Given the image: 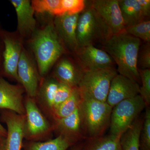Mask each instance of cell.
<instances>
[{"mask_svg":"<svg viewBox=\"0 0 150 150\" xmlns=\"http://www.w3.org/2000/svg\"><path fill=\"white\" fill-rule=\"evenodd\" d=\"M83 72L79 65L68 58H62L56 64L54 77L60 83L71 87H78Z\"/></svg>","mask_w":150,"mask_h":150,"instance_id":"e0dca14e","label":"cell"},{"mask_svg":"<svg viewBox=\"0 0 150 150\" xmlns=\"http://www.w3.org/2000/svg\"><path fill=\"white\" fill-rule=\"evenodd\" d=\"M146 107V103L140 95L116 105L112 108L110 115V134L121 137Z\"/></svg>","mask_w":150,"mask_h":150,"instance_id":"8992f818","label":"cell"},{"mask_svg":"<svg viewBox=\"0 0 150 150\" xmlns=\"http://www.w3.org/2000/svg\"><path fill=\"white\" fill-rule=\"evenodd\" d=\"M7 134V130L0 123V135L6 137Z\"/></svg>","mask_w":150,"mask_h":150,"instance_id":"e575fe53","label":"cell"},{"mask_svg":"<svg viewBox=\"0 0 150 150\" xmlns=\"http://www.w3.org/2000/svg\"><path fill=\"white\" fill-rule=\"evenodd\" d=\"M17 73L19 83L23 87L28 96L34 98L38 92L40 76L36 62L24 47L19 61Z\"/></svg>","mask_w":150,"mask_h":150,"instance_id":"9c48e42d","label":"cell"},{"mask_svg":"<svg viewBox=\"0 0 150 150\" xmlns=\"http://www.w3.org/2000/svg\"><path fill=\"white\" fill-rule=\"evenodd\" d=\"M10 3L15 10L17 19L16 32L24 41L30 38L36 29L35 12L29 0H11Z\"/></svg>","mask_w":150,"mask_h":150,"instance_id":"5bb4252c","label":"cell"},{"mask_svg":"<svg viewBox=\"0 0 150 150\" xmlns=\"http://www.w3.org/2000/svg\"><path fill=\"white\" fill-rule=\"evenodd\" d=\"M24 104V138L37 141L50 131L51 126L38 107L33 98L28 97Z\"/></svg>","mask_w":150,"mask_h":150,"instance_id":"ba28073f","label":"cell"},{"mask_svg":"<svg viewBox=\"0 0 150 150\" xmlns=\"http://www.w3.org/2000/svg\"><path fill=\"white\" fill-rule=\"evenodd\" d=\"M4 50L3 54V74L19 83L18 66L23 46V40L16 31H3Z\"/></svg>","mask_w":150,"mask_h":150,"instance_id":"52a82bcc","label":"cell"},{"mask_svg":"<svg viewBox=\"0 0 150 150\" xmlns=\"http://www.w3.org/2000/svg\"><path fill=\"white\" fill-rule=\"evenodd\" d=\"M84 0H62V7L65 13L72 15L79 13L85 7Z\"/></svg>","mask_w":150,"mask_h":150,"instance_id":"f546056e","label":"cell"},{"mask_svg":"<svg viewBox=\"0 0 150 150\" xmlns=\"http://www.w3.org/2000/svg\"><path fill=\"white\" fill-rule=\"evenodd\" d=\"M59 84V82L54 78H48L44 81L38 89V94H39L40 99L51 109Z\"/></svg>","mask_w":150,"mask_h":150,"instance_id":"d4e9b609","label":"cell"},{"mask_svg":"<svg viewBox=\"0 0 150 150\" xmlns=\"http://www.w3.org/2000/svg\"><path fill=\"white\" fill-rule=\"evenodd\" d=\"M74 144L71 140L60 135L46 142H31L26 145L25 150H67Z\"/></svg>","mask_w":150,"mask_h":150,"instance_id":"44dd1931","label":"cell"},{"mask_svg":"<svg viewBox=\"0 0 150 150\" xmlns=\"http://www.w3.org/2000/svg\"><path fill=\"white\" fill-rule=\"evenodd\" d=\"M74 88L71 87L65 84L59 83V87L56 91L54 98L52 110H54L66 100L68 99L72 93Z\"/></svg>","mask_w":150,"mask_h":150,"instance_id":"f1b7e54d","label":"cell"},{"mask_svg":"<svg viewBox=\"0 0 150 150\" xmlns=\"http://www.w3.org/2000/svg\"><path fill=\"white\" fill-rule=\"evenodd\" d=\"M102 43L103 50L117 66L119 74L141 83L137 60L141 40L124 32L112 35Z\"/></svg>","mask_w":150,"mask_h":150,"instance_id":"6da1fadb","label":"cell"},{"mask_svg":"<svg viewBox=\"0 0 150 150\" xmlns=\"http://www.w3.org/2000/svg\"><path fill=\"white\" fill-rule=\"evenodd\" d=\"M91 6L104 20L112 35L125 32L118 0H94Z\"/></svg>","mask_w":150,"mask_h":150,"instance_id":"7c38bea8","label":"cell"},{"mask_svg":"<svg viewBox=\"0 0 150 150\" xmlns=\"http://www.w3.org/2000/svg\"><path fill=\"white\" fill-rule=\"evenodd\" d=\"M140 87L136 82L117 74L111 81L106 102L113 108L121 101L139 95Z\"/></svg>","mask_w":150,"mask_h":150,"instance_id":"4fadbf2b","label":"cell"},{"mask_svg":"<svg viewBox=\"0 0 150 150\" xmlns=\"http://www.w3.org/2000/svg\"><path fill=\"white\" fill-rule=\"evenodd\" d=\"M117 74L114 67L83 72L78 86L81 96L106 102L111 81Z\"/></svg>","mask_w":150,"mask_h":150,"instance_id":"5b68a950","label":"cell"},{"mask_svg":"<svg viewBox=\"0 0 150 150\" xmlns=\"http://www.w3.org/2000/svg\"><path fill=\"white\" fill-rule=\"evenodd\" d=\"M118 2L125 27L138 24L148 17L137 0H118Z\"/></svg>","mask_w":150,"mask_h":150,"instance_id":"d6986e66","label":"cell"},{"mask_svg":"<svg viewBox=\"0 0 150 150\" xmlns=\"http://www.w3.org/2000/svg\"><path fill=\"white\" fill-rule=\"evenodd\" d=\"M142 86L140 87L139 95L149 107L150 104V69L142 70L138 69Z\"/></svg>","mask_w":150,"mask_h":150,"instance_id":"83f0119b","label":"cell"},{"mask_svg":"<svg viewBox=\"0 0 150 150\" xmlns=\"http://www.w3.org/2000/svg\"><path fill=\"white\" fill-rule=\"evenodd\" d=\"M74 55L83 72L112 68L115 64L109 54L94 45L78 48Z\"/></svg>","mask_w":150,"mask_h":150,"instance_id":"30bf717a","label":"cell"},{"mask_svg":"<svg viewBox=\"0 0 150 150\" xmlns=\"http://www.w3.org/2000/svg\"><path fill=\"white\" fill-rule=\"evenodd\" d=\"M83 11L76 31L77 49L96 42L103 43L112 35L104 20L91 6Z\"/></svg>","mask_w":150,"mask_h":150,"instance_id":"3957f363","label":"cell"},{"mask_svg":"<svg viewBox=\"0 0 150 150\" xmlns=\"http://www.w3.org/2000/svg\"><path fill=\"white\" fill-rule=\"evenodd\" d=\"M82 147L81 146H77L73 148L71 150H82Z\"/></svg>","mask_w":150,"mask_h":150,"instance_id":"d590c367","label":"cell"},{"mask_svg":"<svg viewBox=\"0 0 150 150\" xmlns=\"http://www.w3.org/2000/svg\"><path fill=\"white\" fill-rule=\"evenodd\" d=\"M144 118L137 117L129 129L121 137L120 144L122 150H140V134Z\"/></svg>","mask_w":150,"mask_h":150,"instance_id":"ffe728a7","label":"cell"},{"mask_svg":"<svg viewBox=\"0 0 150 150\" xmlns=\"http://www.w3.org/2000/svg\"><path fill=\"white\" fill-rule=\"evenodd\" d=\"M2 118L7 127V150H21L24 138L25 115L6 110L2 112Z\"/></svg>","mask_w":150,"mask_h":150,"instance_id":"2e32d148","label":"cell"},{"mask_svg":"<svg viewBox=\"0 0 150 150\" xmlns=\"http://www.w3.org/2000/svg\"><path fill=\"white\" fill-rule=\"evenodd\" d=\"M79 15L65 13L53 20L56 33L68 53L74 54L77 50L76 31Z\"/></svg>","mask_w":150,"mask_h":150,"instance_id":"8fae6325","label":"cell"},{"mask_svg":"<svg viewBox=\"0 0 150 150\" xmlns=\"http://www.w3.org/2000/svg\"><path fill=\"white\" fill-rule=\"evenodd\" d=\"M137 67L139 69H150V43H147L145 45L142 51L139 53Z\"/></svg>","mask_w":150,"mask_h":150,"instance_id":"4dcf8cb0","label":"cell"},{"mask_svg":"<svg viewBox=\"0 0 150 150\" xmlns=\"http://www.w3.org/2000/svg\"><path fill=\"white\" fill-rule=\"evenodd\" d=\"M81 100L78 88H74L69 97L53 110L56 118H64L74 112L79 106Z\"/></svg>","mask_w":150,"mask_h":150,"instance_id":"cb8c5ba5","label":"cell"},{"mask_svg":"<svg viewBox=\"0 0 150 150\" xmlns=\"http://www.w3.org/2000/svg\"><path fill=\"white\" fill-rule=\"evenodd\" d=\"M56 129L62 135L76 143L79 140L83 129L82 119L79 107L69 115L56 118Z\"/></svg>","mask_w":150,"mask_h":150,"instance_id":"ac0fdd59","label":"cell"},{"mask_svg":"<svg viewBox=\"0 0 150 150\" xmlns=\"http://www.w3.org/2000/svg\"><path fill=\"white\" fill-rule=\"evenodd\" d=\"M0 150H7L6 137L0 135Z\"/></svg>","mask_w":150,"mask_h":150,"instance_id":"836d02e7","label":"cell"},{"mask_svg":"<svg viewBox=\"0 0 150 150\" xmlns=\"http://www.w3.org/2000/svg\"><path fill=\"white\" fill-rule=\"evenodd\" d=\"M31 4L35 13L48 14L51 16H59L65 13L62 0H33Z\"/></svg>","mask_w":150,"mask_h":150,"instance_id":"7402d4cb","label":"cell"},{"mask_svg":"<svg viewBox=\"0 0 150 150\" xmlns=\"http://www.w3.org/2000/svg\"><path fill=\"white\" fill-rule=\"evenodd\" d=\"M125 32L140 40L150 43V20H146L138 24L126 27L125 28Z\"/></svg>","mask_w":150,"mask_h":150,"instance_id":"484cf974","label":"cell"},{"mask_svg":"<svg viewBox=\"0 0 150 150\" xmlns=\"http://www.w3.org/2000/svg\"><path fill=\"white\" fill-rule=\"evenodd\" d=\"M141 7L147 16H149L150 11V0H137Z\"/></svg>","mask_w":150,"mask_h":150,"instance_id":"d6a6232c","label":"cell"},{"mask_svg":"<svg viewBox=\"0 0 150 150\" xmlns=\"http://www.w3.org/2000/svg\"><path fill=\"white\" fill-rule=\"evenodd\" d=\"M30 44L40 76L46 75L56 62L67 53L56 33L52 19L35 30L30 38Z\"/></svg>","mask_w":150,"mask_h":150,"instance_id":"7a4b0ae2","label":"cell"},{"mask_svg":"<svg viewBox=\"0 0 150 150\" xmlns=\"http://www.w3.org/2000/svg\"><path fill=\"white\" fill-rule=\"evenodd\" d=\"M3 31L4 30L2 28L0 25V77L3 74V54L4 50V43L3 40Z\"/></svg>","mask_w":150,"mask_h":150,"instance_id":"1f68e13d","label":"cell"},{"mask_svg":"<svg viewBox=\"0 0 150 150\" xmlns=\"http://www.w3.org/2000/svg\"><path fill=\"white\" fill-rule=\"evenodd\" d=\"M79 107L83 129L92 139L100 137L110 124L112 108L107 103L81 97Z\"/></svg>","mask_w":150,"mask_h":150,"instance_id":"277c9868","label":"cell"},{"mask_svg":"<svg viewBox=\"0 0 150 150\" xmlns=\"http://www.w3.org/2000/svg\"><path fill=\"white\" fill-rule=\"evenodd\" d=\"M140 150H150V109L147 107L139 139Z\"/></svg>","mask_w":150,"mask_h":150,"instance_id":"4316f807","label":"cell"},{"mask_svg":"<svg viewBox=\"0 0 150 150\" xmlns=\"http://www.w3.org/2000/svg\"><path fill=\"white\" fill-rule=\"evenodd\" d=\"M24 91L21 85L12 84L0 77V108L11 110L19 115H25L23 101Z\"/></svg>","mask_w":150,"mask_h":150,"instance_id":"9a60e30c","label":"cell"},{"mask_svg":"<svg viewBox=\"0 0 150 150\" xmlns=\"http://www.w3.org/2000/svg\"><path fill=\"white\" fill-rule=\"evenodd\" d=\"M121 137L110 134L106 137L92 139L82 150H122L120 144Z\"/></svg>","mask_w":150,"mask_h":150,"instance_id":"603a6c76","label":"cell"}]
</instances>
